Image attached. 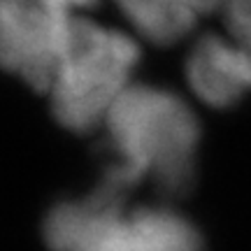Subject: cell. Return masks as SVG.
I'll return each mask as SVG.
<instances>
[{
    "label": "cell",
    "instance_id": "6da1fadb",
    "mask_svg": "<svg viewBox=\"0 0 251 251\" xmlns=\"http://www.w3.org/2000/svg\"><path fill=\"white\" fill-rule=\"evenodd\" d=\"M102 126L114 153L102 181L126 193L144 179L165 193L186 191L196 168L200 126L175 91L130 84Z\"/></svg>",
    "mask_w": 251,
    "mask_h": 251
},
{
    "label": "cell",
    "instance_id": "7a4b0ae2",
    "mask_svg": "<svg viewBox=\"0 0 251 251\" xmlns=\"http://www.w3.org/2000/svg\"><path fill=\"white\" fill-rule=\"evenodd\" d=\"M126 191L100 181L84 200L56 205L45 221L54 251H202L198 230L168 207H126Z\"/></svg>",
    "mask_w": 251,
    "mask_h": 251
},
{
    "label": "cell",
    "instance_id": "3957f363",
    "mask_svg": "<svg viewBox=\"0 0 251 251\" xmlns=\"http://www.w3.org/2000/svg\"><path fill=\"white\" fill-rule=\"evenodd\" d=\"M140 61L130 35L77 17L56 77L49 86L51 109L68 130H91L105 121Z\"/></svg>",
    "mask_w": 251,
    "mask_h": 251
},
{
    "label": "cell",
    "instance_id": "277c9868",
    "mask_svg": "<svg viewBox=\"0 0 251 251\" xmlns=\"http://www.w3.org/2000/svg\"><path fill=\"white\" fill-rule=\"evenodd\" d=\"M75 12L30 0H0V68L49 91L70 45Z\"/></svg>",
    "mask_w": 251,
    "mask_h": 251
},
{
    "label": "cell",
    "instance_id": "5b68a950",
    "mask_svg": "<svg viewBox=\"0 0 251 251\" xmlns=\"http://www.w3.org/2000/svg\"><path fill=\"white\" fill-rule=\"evenodd\" d=\"M188 84L212 107H230L251 93V47L237 37L205 35L186 61Z\"/></svg>",
    "mask_w": 251,
    "mask_h": 251
},
{
    "label": "cell",
    "instance_id": "8992f818",
    "mask_svg": "<svg viewBox=\"0 0 251 251\" xmlns=\"http://www.w3.org/2000/svg\"><path fill=\"white\" fill-rule=\"evenodd\" d=\"M126 19L142 37L156 45H172L186 35L198 19L226 0H117Z\"/></svg>",
    "mask_w": 251,
    "mask_h": 251
},
{
    "label": "cell",
    "instance_id": "52a82bcc",
    "mask_svg": "<svg viewBox=\"0 0 251 251\" xmlns=\"http://www.w3.org/2000/svg\"><path fill=\"white\" fill-rule=\"evenodd\" d=\"M224 12L233 37L251 47V0H226Z\"/></svg>",
    "mask_w": 251,
    "mask_h": 251
},
{
    "label": "cell",
    "instance_id": "ba28073f",
    "mask_svg": "<svg viewBox=\"0 0 251 251\" xmlns=\"http://www.w3.org/2000/svg\"><path fill=\"white\" fill-rule=\"evenodd\" d=\"M30 2H42V5H51V7L68 9V12H75V14H77V9L91 7L96 0H30Z\"/></svg>",
    "mask_w": 251,
    "mask_h": 251
}]
</instances>
